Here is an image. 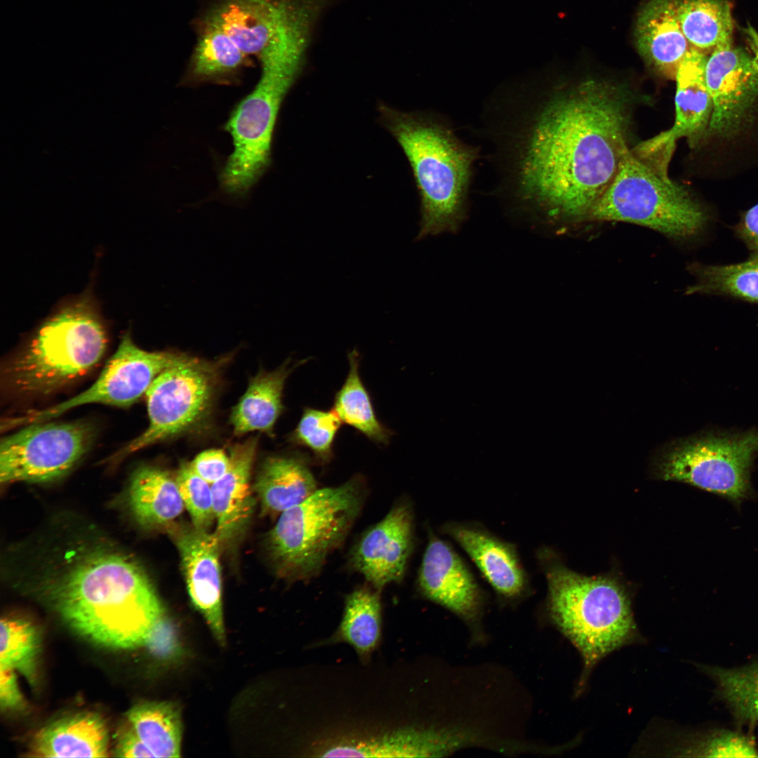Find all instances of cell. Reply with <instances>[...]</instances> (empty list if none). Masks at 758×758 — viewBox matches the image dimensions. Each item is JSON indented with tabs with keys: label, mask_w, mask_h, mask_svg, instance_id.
Masks as SVG:
<instances>
[{
	"label": "cell",
	"mask_w": 758,
	"mask_h": 758,
	"mask_svg": "<svg viewBox=\"0 0 758 758\" xmlns=\"http://www.w3.org/2000/svg\"><path fill=\"white\" fill-rule=\"evenodd\" d=\"M691 270L696 283L689 287L687 293L725 295L758 302V255L736 264H694Z\"/></svg>",
	"instance_id": "obj_29"
},
{
	"label": "cell",
	"mask_w": 758,
	"mask_h": 758,
	"mask_svg": "<svg viewBox=\"0 0 758 758\" xmlns=\"http://www.w3.org/2000/svg\"><path fill=\"white\" fill-rule=\"evenodd\" d=\"M537 557L547 580L550 616L583 658L582 682L601 658L634 639L630 599L612 578L578 574L550 561L545 549Z\"/></svg>",
	"instance_id": "obj_4"
},
{
	"label": "cell",
	"mask_w": 758,
	"mask_h": 758,
	"mask_svg": "<svg viewBox=\"0 0 758 758\" xmlns=\"http://www.w3.org/2000/svg\"><path fill=\"white\" fill-rule=\"evenodd\" d=\"M29 752L38 757H106L109 733L100 715L69 714L46 725L34 736Z\"/></svg>",
	"instance_id": "obj_21"
},
{
	"label": "cell",
	"mask_w": 758,
	"mask_h": 758,
	"mask_svg": "<svg viewBox=\"0 0 758 758\" xmlns=\"http://www.w3.org/2000/svg\"><path fill=\"white\" fill-rule=\"evenodd\" d=\"M185 354L148 352L138 347L129 333L121 338L95 383L80 394L41 410L7 419L5 428L46 422L81 405L101 404L128 407L146 394L155 378Z\"/></svg>",
	"instance_id": "obj_11"
},
{
	"label": "cell",
	"mask_w": 758,
	"mask_h": 758,
	"mask_svg": "<svg viewBox=\"0 0 758 758\" xmlns=\"http://www.w3.org/2000/svg\"><path fill=\"white\" fill-rule=\"evenodd\" d=\"M380 592L365 585L349 594L341 623L334 635V640L347 643L363 658L370 656L380 641Z\"/></svg>",
	"instance_id": "obj_27"
},
{
	"label": "cell",
	"mask_w": 758,
	"mask_h": 758,
	"mask_svg": "<svg viewBox=\"0 0 758 758\" xmlns=\"http://www.w3.org/2000/svg\"><path fill=\"white\" fill-rule=\"evenodd\" d=\"M168 531L179 551L187 589L194 606L208 623L215 638L225 641L219 552L221 544L213 532L192 526H174Z\"/></svg>",
	"instance_id": "obj_18"
},
{
	"label": "cell",
	"mask_w": 758,
	"mask_h": 758,
	"mask_svg": "<svg viewBox=\"0 0 758 758\" xmlns=\"http://www.w3.org/2000/svg\"><path fill=\"white\" fill-rule=\"evenodd\" d=\"M350 369L342 387L336 392L333 410L342 422L378 444L388 443L392 432L377 418L371 397L359 373V354H348Z\"/></svg>",
	"instance_id": "obj_28"
},
{
	"label": "cell",
	"mask_w": 758,
	"mask_h": 758,
	"mask_svg": "<svg viewBox=\"0 0 758 758\" xmlns=\"http://www.w3.org/2000/svg\"><path fill=\"white\" fill-rule=\"evenodd\" d=\"M258 438L251 437L230 450L225 474L211 485L216 528L221 545L234 541L242 532L253 512L254 500L251 475Z\"/></svg>",
	"instance_id": "obj_19"
},
{
	"label": "cell",
	"mask_w": 758,
	"mask_h": 758,
	"mask_svg": "<svg viewBox=\"0 0 758 758\" xmlns=\"http://www.w3.org/2000/svg\"><path fill=\"white\" fill-rule=\"evenodd\" d=\"M175 479L192 525L200 530L208 531L215 521L211 484L197 474L187 463L180 465Z\"/></svg>",
	"instance_id": "obj_34"
},
{
	"label": "cell",
	"mask_w": 758,
	"mask_h": 758,
	"mask_svg": "<svg viewBox=\"0 0 758 758\" xmlns=\"http://www.w3.org/2000/svg\"><path fill=\"white\" fill-rule=\"evenodd\" d=\"M201 28L191 62L194 76L214 78L241 67L246 55L223 29L205 20Z\"/></svg>",
	"instance_id": "obj_30"
},
{
	"label": "cell",
	"mask_w": 758,
	"mask_h": 758,
	"mask_svg": "<svg viewBox=\"0 0 758 758\" xmlns=\"http://www.w3.org/2000/svg\"><path fill=\"white\" fill-rule=\"evenodd\" d=\"M468 555L499 601L514 604L531 592V582L515 544L476 522L448 521L440 528Z\"/></svg>",
	"instance_id": "obj_17"
},
{
	"label": "cell",
	"mask_w": 758,
	"mask_h": 758,
	"mask_svg": "<svg viewBox=\"0 0 758 758\" xmlns=\"http://www.w3.org/2000/svg\"><path fill=\"white\" fill-rule=\"evenodd\" d=\"M100 314L90 291L59 304L12 363L13 387L27 394H46L92 369L107 345Z\"/></svg>",
	"instance_id": "obj_5"
},
{
	"label": "cell",
	"mask_w": 758,
	"mask_h": 758,
	"mask_svg": "<svg viewBox=\"0 0 758 758\" xmlns=\"http://www.w3.org/2000/svg\"><path fill=\"white\" fill-rule=\"evenodd\" d=\"M170 629V624L164 616L155 626L145 646L157 654H167L173 648V634Z\"/></svg>",
	"instance_id": "obj_39"
},
{
	"label": "cell",
	"mask_w": 758,
	"mask_h": 758,
	"mask_svg": "<svg viewBox=\"0 0 758 758\" xmlns=\"http://www.w3.org/2000/svg\"><path fill=\"white\" fill-rule=\"evenodd\" d=\"M309 462L302 455L274 456L265 460L255 483L265 513L281 514L319 489Z\"/></svg>",
	"instance_id": "obj_23"
},
{
	"label": "cell",
	"mask_w": 758,
	"mask_h": 758,
	"mask_svg": "<svg viewBox=\"0 0 758 758\" xmlns=\"http://www.w3.org/2000/svg\"><path fill=\"white\" fill-rule=\"evenodd\" d=\"M691 752L709 757H758V750L751 739L733 732L714 736Z\"/></svg>",
	"instance_id": "obj_35"
},
{
	"label": "cell",
	"mask_w": 758,
	"mask_h": 758,
	"mask_svg": "<svg viewBox=\"0 0 758 758\" xmlns=\"http://www.w3.org/2000/svg\"><path fill=\"white\" fill-rule=\"evenodd\" d=\"M41 641L39 630L32 622L21 618H2L0 667L15 670L34 684Z\"/></svg>",
	"instance_id": "obj_31"
},
{
	"label": "cell",
	"mask_w": 758,
	"mask_h": 758,
	"mask_svg": "<svg viewBox=\"0 0 758 758\" xmlns=\"http://www.w3.org/2000/svg\"><path fill=\"white\" fill-rule=\"evenodd\" d=\"M342 420L334 410L305 408L291 435L296 444L310 449L316 459L326 463L333 456V446Z\"/></svg>",
	"instance_id": "obj_33"
},
{
	"label": "cell",
	"mask_w": 758,
	"mask_h": 758,
	"mask_svg": "<svg viewBox=\"0 0 758 758\" xmlns=\"http://www.w3.org/2000/svg\"><path fill=\"white\" fill-rule=\"evenodd\" d=\"M205 20L223 29L246 55H293L307 39V20L297 0H221Z\"/></svg>",
	"instance_id": "obj_12"
},
{
	"label": "cell",
	"mask_w": 758,
	"mask_h": 758,
	"mask_svg": "<svg viewBox=\"0 0 758 758\" xmlns=\"http://www.w3.org/2000/svg\"><path fill=\"white\" fill-rule=\"evenodd\" d=\"M707 54L691 46L676 77L675 119L673 126L639 143L632 152L641 161L668 180L667 167L676 142L686 137L695 141L709 125L712 102L705 68Z\"/></svg>",
	"instance_id": "obj_14"
},
{
	"label": "cell",
	"mask_w": 758,
	"mask_h": 758,
	"mask_svg": "<svg viewBox=\"0 0 758 758\" xmlns=\"http://www.w3.org/2000/svg\"><path fill=\"white\" fill-rule=\"evenodd\" d=\"M127 500L135 520L151 529L168 528L185 507L175 477L152 465H142L133 472Z\"/></svg>",
	"instance_id": "obj_22"
},
{
	"label": "cell",
	"mask_w": 758,
	"mask_h": 758,
	"mask_svg": "<svg viewBox=\"0 0 758 758\" xmlns=\"http://www.w3.org/2000/svg\"><path fill=\"white\" fill-rule=\"evenodd\" d=\"M590 218L647 227L686 239L700 233L708 217L681 185L666 180L627 147L613 179L592 206Z\"/></svg>",
	"instance_id": "obj_7"
},
{
	"label": "cell",
	"mask_w": 758,
	"mask_h": 758,
	"mask_svg": "<svg viewBox=\"0 0 758 758\" xmlns=\"http://www.w3.org/2000/svg\"><path fill=\"white\" fill-rule=\"evenodd\" d=\"M217 376L215 364L187 355L162 371L145 394L147 428L112 460L123 458L195 425L211 404Z\"/></svg>",
	"instance_id": "obj_9"
},
{
	"label": "cell",
	"mask_w": 758,
	"mask_h": 758,
	"mask_svg": "<svg viewBox=\"0 0 758 758\" xmlns=\"http://www.w3.org/2000/svg\"><path fill=\"white\" fill-rule=\"evenodd\" d=\"M705 77L712 102L709 129L730 135L758 103V72L751 56L730 42L707 56Z\"/></svg>",
	"instance_id": "obj_16"
},
{
	"label": "cell",
	"mask_w": 758,
	"mask_h": 758,
	"mask_svg": "<svg viewBox=\"0 0 758 758\" xmlns=\"http://www.w3.org/2000/svg\"><path fill=\"white\" fill-rule=\"evenodd\" d=\"M62 568L39 582V595L76 633L115 649L145 646L164 616L140 565L106 547L65 553Z\"/></svg>",
	"instance_id": "obj_2"
},
{
	"label": "cell",
	"mask_w": 758,
	"mask_h": 758,
	"mask_svg": "<svg viewBox=\"0 0 758 758\" xmlns=\"http://www.w3.org/2000/svg\"><path fill=\"white\" fill-rule=\"evenodd\" d=\"M757 451L758 431L700 435L666 444L656 455L654 466L662 479L740 500L748 489L749 468Z\"/></svg>",
	"instance_id": "obj_8"
},
{
	"label": "cell",
	"mask_w": 758,
	"mask_h": 758,
	"mask_svg": "<svg viewBox=\"0 0 758 758\" xmlns=\"http://www.w3.org/2000/svg\"><path fill=\"white\" fill-rule=\"evenodd\" d=\"M25 704L14 670L0 667V705L2 710H16Z\"/></svg>",
	"instance_id": "obj_37"
},
{
	"label": "cell",
	"mask_w": 758,
	"mask_h": 758,
	"mask_svg": "<svg viewBox=\"0 0 758 758\" xmlns=\"http://www.w3.org/2000/svg\"><path fill=\"white\" fill-rule=\"evenodd\" d=\"M690 45L707 54L731 42L733 22L728 0H673Z\"/></svg>",
	"instance_id": "obj_26"
},
{
	"label": "cell",
	"mask_w": 758,
	"mask_h": 758,
	"mask_svg": "<svg viewBox=\"0 0 758 758\" xmlns=\"http://www.w3.org/2000/svg\"><path fill=\"white\" fill-rule=\"evenodd\" d=\"M0 445V481L45 483L67 474L84 456L95 432L83 421L23 426Z\"/></svg>",
	"instance_id": "obj_10"
},
{
	"label": "cell",
	"mask_w": 758,
	"mask_h": 758,
	"mask_svg": "<svg viewBox=\"0 0 758 758\" xmlns=\"http://www.w3.org/2000/svg\"><path fill=\"white\" fill-rule=\"evenodd\" d=\"M636 44L644 60L658 73L675 79L691 45L680 27L673 0H651L641 11L635 30Z\"/></svg>",
	"instance_id": "obj_20"
},
{
	"label": "cell",
	"mask_w": 758,
	"mask_h": 758,
	"mask_svg": "<svg viewBox=\"0 0 758 758\" xmlns=\"http://www.w3.org/2000/svg\"><path fill=\"white\" fill-rule=\"evenodd\" d=\"M414 545L413 507L409 500H400L361 535L350 552L349 564L369 585L382 590L403 580Z\"/></svg>",
	"instance_id": "obj_15"
},
{
	"label": "cell",
	"mask_w": 758,
	"mask_h": 758,
	"mask_svg": "<svg viewBox=\"0 0 758 758\" xmlns=\"http://www.w3.org/2000/svg\"><path fill=\"white\" fill-rule=\"evenodd\" d=\"M743 34L752 53L750 56L753 66L758 72V31L748 24L743 28Z\"/></svg>",
	"instance_id": "obj_40"
},
{
	"label": "cell",
	"mask_w": 758,
	"mask_h": 758,
	"mask_svg": "<svg viewBox=\"0 0 758 758\" xmlns=\"http://www.w3.org/2000/svg\"><path fill=\"white\" fill-rule=\"evenodd\" d=\"M366 496L365 480L358 475L340 486L318 489L281 513L268 537L279 576L291 580L316 576L345 540Z\"/></svg>",
	"instance_id": "obj_6"
},
{
	"label": "cell",
	"mask_w": 758,
	"mask_h": 758,
	"mask_svg": "<svg viewBox=\"0 0 758 758\" xmlns=\"http://www.w3.org/2000/svg\"><path fill=\"white\" fill-rule=\"evenodd\" d=\"M292 370L286 362L274 371H261L251 379L231 415L236 435L256 430L269 435L273 434L274 425L283 411L285 381Z\"/></svg>",
	"instance_id": "obj_24"
},
{
	"label": "cell",
	"mask_w": 758,
	"mask_h": 758,
	"mask_svg": "<svg viewBox=\"0 0 758 758\" xmlns=\"http://www.w3.org/2000/svg\"><path fill=\"white\" fill-rule=\"evenodd\" d=\"M190 465L197 474L212 485L227 472L230 457L221 449L206 450L198 454Z\"/></svg>",
	"instance_id": "obj_36"
},
{
	"label": "cell",
	"mask_w": 758,
	"mask_h": 758,
	"mask_svg": "<svg viewBox=\"0 0 758 758\" xmlns=\"http://www.w3.org/2000/svg\"><path fill=\"white\" fill-rule=\"evenodd\" d=\"M514 94L501 128L504 180L532 211L550 217L589 214L628 147L623 95L594 81L546 99L529 90Z\"/></svg>",
	"instance_id": "obj_1"
},
{
	"label": "cell",
	"mask_w": 758,
	"mask_h": 758,
	"mask_svg": "<svg viewBox=\"0 0 758 758\" xmlns=\"http://www.w3.org/2000/svg\"><path fill=\"white\" fill-rule=\"evenodd\" d=\"M121 730L133 736L152 757H179L182 736L178 707L168 702H144L129 710Z\"/></svg>",
	"instance_id": "obj_25"
},
{
	"label": "cell",
	"mask_w": 758,
	"mask_h": 758,
	"mask_svg": "<svg viewBox=\"0 0 758 758\" xmlns=\"http://www.w3.org/2000/svg\"><path fill=\"white\" fill-rule=\"evenodd\" d=\"M385 114L419 190L417 239L457 230L465 213L477 147L461 140L445 120L387 109Z\"/></svg>",
	"instance_id": "obj_3"
},
{
	"label": "cell",
	"mask_w": 758,
	"mask_h": 758,
	"mask_svg": "<svg viewBox=\"0 0 758 758\" xmlns=\"http://www.w3.org/2000/svg\"><path fill=\"white\" fill-rule=\"evenodd\" d=\"M734 231L752 255H758V204L742 214Z\"/></svg>",
	"instance_id": "obj_38"
},
{
	"label": "cell",
	"mask_w": 758,
	"mask_h": 758,
	"mask_svg": "<svg viewBox=\"0 0 758 758\" xmlns=\"http://www.w3.org/2000/svg\"><path fill=\"white\" fill-rule=\"evenodd\" d=\"M709 673L740 719L758 722V665L736 669L712 667Z\"/></svg>",
	"instance_id": "obj_32"
},
{
	"label": "cell",
	"mask_w": 758,
	"mask_h": 758,
	"mask_svg": "<svg viewBox=\"0 0 758 758\" xmlns=\"http://www.w3.org/2000/svg\"><path fill=\"white\" fill-rule=\"evenodd\" d=\"M416 587L423 597L460 618L474 637H482L484 592L458 553L430 529Z\"/></svg>",
	"instance_id": "obj_13"
}]
</instances>
